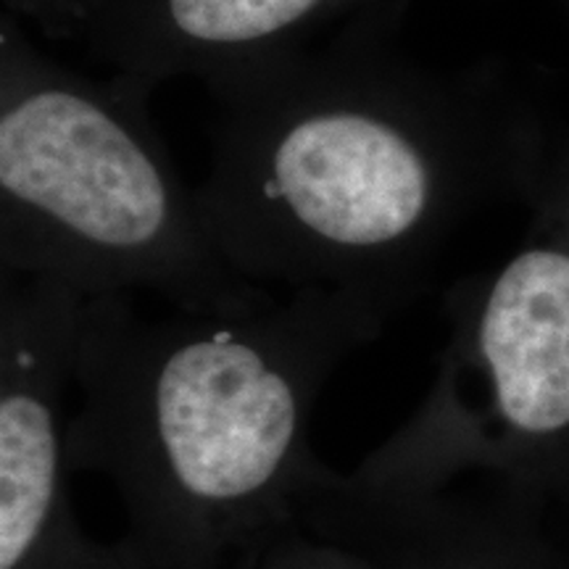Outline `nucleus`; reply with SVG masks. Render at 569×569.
Listing matches in <instances>:
<instances>
[{
  "instance_id": "nucleus-1",
  "label": "nucleus",
  "mask_w": 569,
  "mask_h": 569,
  "mask_svg": "<svg viewBox=\"0 0 569 569\" xmlns=\"http://www.w3.org/2000/svg\"><path fill=\"white\" fill-rule=\"evenodd\" d=\"M369 317L351 298L167 330L80 311L67 451L119 496L132 569H238L298 528L319 396Z\"/></svg>"
},
{
  "instance_id": "nucleus-2",
  "label": "nucleus",
  "mask_w": 569,
  "mask_h": 569,
  "mask_svg": "<svg viewBox=\"0 0 569 569\" xmlns=\"http://www.w3.org/2000/svg\"><path fill=\"white\" fill-rule=\"evenodd\" d=\"M0 184L27 224L21 261L48 284L153 280L201 306H243L177 222L148 153L80 96L40 90L3 113Z\"/></svg>"
},
{
  "instance_id": "nucleus-3",
  "label": "nucleus",
  "mask_w": 569,
  "mask_h": 569,
  "mask_svg": "<svg viewBox=\"0 0 569 569\" xmlns=\"http://www.w3.org/2000/svg\"><path fill=\"white\" fill-rule=\"evenodd\" d=\"M569 438V253H519L490 284L467 353L353 478L448 488L467 467L536 469Z\"/></svg>"
},
{
  "instance_id": "nucleus-4",
  "label": "nucleus",
  "mask_w": 569,
  "mask_h": 569,
  "mask_svg": "<svg viewBox=\"0 0 569 569\" xmlns=\"http://www.w3.org/2000/svg\"><path fill=\"white\" fill-rule=\"evenodd\" d=\"M277 230L256 259L348 280L415 251L430 213L417 148L380 119L332 111L303 119L274 151Z\"/></svg>"
},
{
  "instance_id": "nucleus-5",
  "label": "nucleus",
  "mask_w": 569,
  "mask_h": 569,
  "mask_svg": "<svg viewBox=\"0 0 569 569\" xmlns=\"http://www.w3.org/2000/svg\"><path fill=\"white\" fill-rule=\"evenodd\" d=\"M80 309L56 284L6 298L0 348V569H132L84 532L67 451Z\"/></svg>"
},
{
  "instance_id": "nucleus-6",
  "label": "nucleus",
  "mask_w": 569,
  "mask_h": 569,
  "mask_svg": "<svg viewBox=\"0 0 569 569\" xmlns=\"http://www.w3.org/2000/svg\"><path fill=\"white\" fill-rule=\"evenodd\" d=\"M298 528L375 569H553L501 511L448 488H386L319 461L298 493Z\"/></svg>"
},
{
  "instance_id": "nucleus-7",
  "label": "nucleus",
  "mask_w": 569,
  "mask_h": 569,
  "mask_svg": "<svg viewBox=\"0 0 569 569\" xmlns=\"http://www.w3.org/2000/svg\"><path fill=\"white\" fill-rule=\"evenodd\" d=\"M317 0H169L174 27L203 42H248L284 30Z\"/></svg>"
},
{
  "instance_id": "nucleus-8",
  "label": "nucleus",
  "mask_w": 569,
  "mask_h": 569,
  "mask_svg": "<svg viewBox=\"0 0 569 569\" xmlns=\"http://www.w3.org/2000/svg\"><path fill=\"white\" fill-rule=\"evenodd\" d=\"M238 569H375L365 557L330 543L301 528L267 546L259 557Z\"/></svg>"
}]
</instances>
